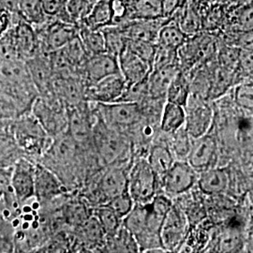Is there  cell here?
Here are the masks:
<instances>
[{
    "label": "cell",
    "instance_id": "cell-1",
    "mask_svg": "<svg viewBox=\"0 0 253 253\" xmlns=\"http://www.w3.org/2000/svg\"><path fill=\"white\" fill-rule=\"evenodd\" d=\"M172 206V200L169 196L158 193L148 203L134 204L129 213L122 219V225L134 236L139 253H146L154 248H163L161 228L163 218Z\"/></svg>",
    "mask_w": 253,
    "mask_h": 253
},
{
    "label": "cell",
    "instance_id": "cell-2",
    "mask_svg": "<svg viewBox=\"0 0 253 253\" xmlns=\"http://www.w3.org/2000/svg\"><path fill=\"white\" fill-rule=\"evenodd\" d=\"M91 143L104 166L130 163L133 159L131 144L126 133L105 126L97 117Z\"/></svg>",
    "mask_w": 253,
    "mask_h": 253
},
{
    "label": "cell",
    "instance_id": "cell-3",
    "mask_svg": "<svg viewBox=\"0 0 253 253\" xmlns=\"http://www.w3.org/2000/svg\"><path fill=\"white\" fill-rule=\"evenodd\" d=\"M11 131L23 157L34 163L41 162L54 139L30 111L11 121Z\"/></svg>",
    "mask_w": 253,
    "mask_h": 253
},
{
    "label": "cell",
    "instance_id": "cell-4",
    "mask_svg": "<svg viewBox=\"0 0 253 253\" xmlns=\"http://www.w3.org/2000/svg\"><path fill=\"white\" fill-rule=\"evenodd\" d=\"M91 103L96 117L105 126L118 131L126 132L145 118V109L142 103L128 101Z\"/></svg>",
    "mask_w": 253,
    "mask_h": 253
},
{
    "label": "cell",
    "instance_id": "cell-5",
    "mask_svg": "<svg viewBox=\"0 0 253 253\" xmlns=\"http://www.w3.org/2000/svg\"><path fill=\"white\" fill-rule=\"evenodd\" d=\"M127 192L135 204H145L160 192V180L145 157H134L127 173Z\"/></svg>",
    "mask_w": 253,
    "mask_h": 253
},
{
    "label": "cell",
    "instance_id": "cell-6",
    "mask_svg": "<svg viewBox=\"0 0 253 253\" xmlns=\"http://www.w3.org/2000/svg\"><path fill=\"white\" fill-rule=\"evenodd\" d=\"M30 112L52 138L67 131L68 109L54 94L39 95L34 100Z\"/></svg>",
    "mask_w": 253,
    "mask_h": 253
},
{
    "label": "cell",
    "instance_id": "cell-7",
    "mask_svg": "<svg viewBox=\"0 0 253 253\" xmlns=\"http://www.w3.org/2000/svg\"><path fill=\"white\" fill-rule=\"evenodd\" d=\"M217 49V40L215 37L200 32L189 37L177 51L181 71L189 73L199 65L216 60Z\"/></svg>",
    "mask_w": 253,
    "mask_h": 253
},
{
    "label": "cell",
    "instance_id": "cell-8",
    "mask_svg": "<svg viewBox=\"0 0 253 253\" xmlns=\"http://www.w3.org/2000/svg\"><path fill=\"white\" fill-rule=\"evenodd\" d=\"M184 110V126L191 138H197L210 131L215 118L212 100L190 94Z\"/></svg>",
    "mask_w": 253,
    "mask_h": 253
},
{
    "label": "cell",
    "instance_id": "cell-9",
    "mask_svg": "<svg viewBox=\"0 0 253 253\" xmlns=\"http://www.w3.org/2000/svg\"><path fill=\"white\" fill-rule=\"evenodd\" d=\"M198 172L187 161L176 160L160 179V192L175 198L196 187Z\"/></svg>",
    "mask_w": 253,
    "mask_h": 253
},
{
    "label": "cell",
    "instance_id": "cell-10",
    "mask_svg": "<svg viewBox=\"0 0 253 253\" xmlns=\"http://www.w3.org/2000/svg\"><path fill=\"white\" fill-rule=\"evenodd\" d=\"M130 163L111 164L104 167L95 185V193L98 196L97 206L127 191V173Z\"/></svg>",
    "mask_w": 253,
    "mask_h": 253
},
{
    "label": "cell",
    "instance_id": "cell-11",
    "mask_svg": "<svg viewBox=\"0 0 253 253\" xmlns=\"http://www.w3.org/2000/svg\"><path fill=\"white\" fill-rule=\"evenodd\" d=\"M41 51L50 54L62 48L78 36V26L58 20H47L35 27Z\"/></svg>",
    "mask_w": 253,
    "mask_h": 253
},
{
    "label": "cell",
    "instance_id": "cell-12",
    "mask_svg": "<svg viewBox=\"0 0 253 253\" xmlns=\"http://www.w3.org/2000/svg\"><path fill=\"white\" fill-rule=\"evenodd\" d=\"M173 201V200H172ZM189 221L180 207L173 201L172 208L163 218L161 239L167 253H177L189 231Z\"/></svg>",
    "mask_w": 253,
    "mask_h": 253
},
{
    "label": "cell",
    "instance_id": "cell-13",
    "mask_svg": "<svg viewBox=\"0 0 253 253\" xmlns=\"http://www.w3.org/2000/svg\"><path fill=\"white\" fill-rule=\"evenodd\" d=\"M218 142L210 131L197 138H192L190 152L186 161L197 172L217 166Z\"/></svg>",
    "mask_w": 253,
    "mask_h": 253
},
{
    "label": "cell",
    "instance_id": "cell-14",
    "mask_svg": "<svg viewBox=\"0 0 253 253\" xmlns=\"http://www.w3.org/2000/svg\"><path fill=\"white\" fill-rule=\"evenodd\" d=\"M37 163L22 157L11 168L10 186L20 205H23L35 197Z\"/></svg>",
    "mask_w": 253,
    "mask_h": 253
},
{
    "label": "cell",
    "instance_id": "cell-15",
    "mask_svg": "<svg viewBox=\"0 0 253 253\" xmlns=\"http://www.w3.org/2000/svg\"><path fill=\"white\" fill-rule=\"evenodd\" d=\"M72 250L73 252H100L106 235L94 215L73 229Z\"/></svg>",
    "mask_w": 253,
    "mask_h": 253
},
{
    "label": "cell",
    "instance_id": "cell-16",
    "mask_svg": "<svg viewBox=\"0 0 253 253\" xmlns=\"http://www.w3.org/2000/svg\"><path fill=\"white\" fill-rule=\"evenodd\" d=\"M71 194L59 177L42 163L36 164L35 198L42 204Z\"/></svg>",
    "mask_w": 253,
    "mask_h": 253
},
{
    "label": "cell",
    "instance_id": "cell-17",
    "mask_svg": "<svg viewBox=\"0 0 253 253\" xmlns=\"http://www.w3.org/2000/svg\"><path fill=\"white\" fill-rule=\"evenodd\" d=\"M126 83L121 73L107 76L99 82L85 86V100L94 103H110L121 97Z\"/></svg>",
    "mask_w": 253,
    "mask_h": 253
},
{
    "label": "cell",
    "instance_id": "cell-18",
    "mask_svg": "<svg viewBox=\"0 0 253 253\" xmlns=\"http://www.w3.org/2000/svg\"><path fill=\"white\" fill-rule=\"evenodd\" d=\"M118 73H120L118 57L105 52L87 56L80 72L85 85H90Z\"/></svg>",
    "mask_w": 253,
    "mask_h": 253
},
{
    "label": "cell",
    "instance_id": "cell-19",
    "mask_svg": "<svg viewBox=\"0 0 253 253\" xmlns=\"http://www.w3.org/2000/svg\"><path fill=\"white\" fill-rule=\"evenodd\" d=\"M85 86L81 75L54 76L53 94L67 109L73 108L86 101Z\"/></svg>",
    "mask_w": 253,
    "mask_h": 253
},
{
    "label": "cell",
    "instance_id": "cell-20",
    "mask_svg": "<svg viewBox=\"0 0 253 253\" xmlns=\"http://www.w3.org/2000/svg\"><path fill=\"white\" fill-rule=\"evenodd\" d=\"M26 63L39 95H52L54 73L49 54L41 52L27 60Z\"/></svg>",
    "mask_w": 253,
    "mask_h": 253
},
{
    "label": "cell",
    "instance_id": "cell-21",
    "mask_svg": "<svg viewBox=\"0 0 253 253\" xmlns=\"http://www.w3.org/2000/svg\"><path fill=\"white\" fill-rule=\"evenodd\" d=\"M12 27L19 58L21 60L26 62L42 52L36 29L31 24L27 23V21L21 18L20 15L17 14Z\"/></svg>",
    "mask_w": 253,
    "mask_h": 253
},
{
    "label": "cell",
    "instance_id": "cell-22",
    "mask_svg": "<svg viewBox=\"0 0 253 253\" xmlns=\"http://www.w3.org/2000/svg\"><path fill=\"white\" fill-rule=\"evenodd\" d=\"M230 172L226 167L214 166L198 172L196 187L206 196L227 193Z\"/></svg>",
    "mask_w": 253,
    "mask_h": 253
},
{
    "label": "cell",
    "instance_id": "cell-23",
    "mask_svg": "<svg viewBox=\"0 0 253 253\" xmlns=\"http://www.w3.org/2000/svg\"><path fill=\"white\" fill-rule=\"evenodd\" d=\"M118 58L120 73L124 77L126 85L145 81L151 73V66L126 48Z\"/></svg>",
    "mask_w": 253,
    "mask_h": 253
},
{
    "label": "cell",
    "instance_id": "cell-24",
    "mask_svg": "<svg viewBox=\"0 0 253 253\" xmlns=\"http://www.w3.org/2000/svg\"><path fill=\"white\" fill-rule=\"evenodd\" d=\"M169 18L151 20H131L121 27L127 40H137L156 43L160 29L168 22Z\"/></svg>",
    "mask_w": 253,
    "mask_h": 253
},
{
    "label": "cell",
    "instance_id": "cell-25",
    "mask_svg": "<svg viewBox=\"0 0 253 253\" xmlns=\"http://www.w3.org/2000/svg\"><path fill=\"white\" fill-rule=\"evenodd\" d=\"M214 224L208 217L189 228L177 253H204L210 241Z\"/></svg>",
    "mask_w": 253,
    "mask_h": 253
},
{
    "label": "cell",
    "instance_id": "cell-26",
    "mask_svg": "<svg viewBox=\"0 0 253 253\" xmlns=\"http://www.w3.org/2000/svg\"><path fill=\"white\" fill-rule=\"evenodd\" d=\"M12 120H0V168L9 169L23 157L13 133Z\"/></svg>",
    "mask_w": 253,
    "mask_h": 253
},
{
    "label": "cell",
    "instance_id": "cell-27",
    "mask_svg": "<svg viewBox=\"0 0 253 253\" xmlns=\"http://www.w3.org/2000/svg\"><path fill=\"white\" fill-rule=\"evenodd\" d=\"M179 71V64L152 70L147 78L148 97L152 100L165 101L168 87Z\"/></svg>",
    "mask_w": 253,
    "mask_h": 253
},
{
    "label": "cell",
    "instance_id": "cell-28",
    "mask_svg": "<svg viewBox=\"0 0 253 253\" xmlns=\"http://www.w3.org/2000/svg\"><path fill=\"white\" fill-rule=\"evenodd\" d=\"M10 172L11 168H0V217L9 224L21 209L10 186Z\"/></svg>",
    "mask_w": 253,
    "mask_h": 253
},
{
    "label": "cell",
    "instance_id": "cell-29",
    "mask_svg": "<svg viewBox=\"0 0 253 253\" xmlns=\"http://www.w3.org/2000/svg\"><path fill=\"white\" fill-rule=\"evenodd\" d=\"M145 158L151 169L159 177V180L176 161L167 143V139L160 141L154 139Z\"/></svg>",
    "mask_w": 253,
    "mask_h": 253
},
{
    "label": "cell",
    "instance_id": "cell-30",
    "mask_svg": "<svg viewBox=\"0 0 253 253\" xmlns=\"http://www.w3.org/2000/svg\"><path fill=\"white\" fill-rule=\"evenodd\" d=\"M100 253H139L133 235L121 225L115 235L106 236Z\"/></svg>",
    "mask_w": 253,
    "mask_h": 253
},
{
    "label": "cell",
    "instance_id": "cell-31",
    "mask_svg": "<svg viewBox=\"0 0 253 253\" xmlns=\"http://www.w3.org/2000/svg\"><path fill=\"white\" fill-rule=\"evenodd\" d=\"M185 110L183 106L166 101L163 103L159 120L160 130L164 134H171L184 126Z\"/></svg>",
    "mask_w": 253,
    "mask_h": 253
},
{
    "label": "cell",
    "instance_id": "cell-32",
    "mask_svg": "<svg viewBox=\"0 0 253 253\" xmlns=\"http://www.w3.org/2000/svg\"><path fill=\"white\" fill-rule=\"evenodd\" d=\"M188 38L189 36L181 29L179 25L175 21L169 19L168 22L160 29L156 44L178 51Z\"/></svg>",
    "mask_w": 253,
    "mask_h": 253
},
{
    "label": "cell",
    "instance_id": "cell-33",
    "mask_svg": "<svg viewBox=\"0 0 253 253\" xmlns=\"http://www.w3.org/2000/svg\"><path fill=\"white\" fill-rule=\"evenodd\" d=\"M162 17L163 16L161 0H128L129 21Z\"/></svg>",
    "mask_w": 253,
    "mask_h": 253
},
{
    "label": "cell",
    "instance_id": "cell-34",
    "mask_svg": "<svg viewBox=\"0 0 253 253\" xmlns=\"http://www.w3.org/2000/svg\"><path fill=\"white\" fill-rule=\"evenodd\" d=\"M81 23L92 30H101L104 27L113 26L109 0H97L89 14Z\"/></svg>",
    "mask_w": 253,
    "mask_h": 253
},
{
    "label": "cell",
    "instance_id": "cell-35",
    "mask_svg": "<svg viewBox=\"0 0 253 253\" xmlns=\"http://www.w3.org/2000/svg\"><path fill=\"white\" fill-rule=\"evenodd\" d=\"M190 95V79L188 73L179 71L168 87L165 100L185 106Z\"/></svg>",
    "mask_w": 253,
    "mask_h": 253
},
{
    "label": "cell",
    "instance_id": "cell-36",
    "mask_svg": "<svg viewBox=\"0 0 253 253\" xmlns=\"http://www.w3.org/2000/svg\"><path fill=\"white\" fill-rule=\"evenodd\" d=\"M78 37L87 56L105 52L101 30H92L80 23L78 24Z\"/></svg>",
    "mask_w": 253,
    "mask_h": 253
},
{
    "label": "cell",
    "instance_id": "cell-37",
    "mask_svg": "<svg viewBox=\"0 0 253 253\" xmlns=\"http://www.w3.org/2000/svg\"><path fill=\"white\" fill-rule=\"evenodd\" d=\"M101 32L104 39L105 53L118 57L126 49L127 41L122 27L113 25L102 28Z\"/></svg>",
    "mask_w": 253,
    "mask_h": 253
},
{
    "label": "cell",
    "instance_id": "cell-38",
    "mask_svg": "<svg viewBox=\"0 0 253 253\" xmlns=\"http://www.w3.org/2000/svg\"><path fill=\"white\" fill-rule=\"evenodd\" d=\"M18 14L34 27L47 21L42 9V0H19Z\"/></svg>",
    "mask_w": 253,
    "mask_h": 253
},
{
    "label": "cell",
    "instance_id": "cell-39",
    "mask_svg": "<svg viewBox=\"0 0 253 253\" xmlns=\"http://www.w3.org/2000/svg\"><path fill=\"white\" fill-rule=\"evenodd\" d=\"M166 137L167 143L170 146L175 160L186 161L187 156L190 152L192 138L187 132L185 126H182L171 134H166Z\"/></svg>",
    "mask_w": 253,
    "mask_h": 253
},
{
    "label": "cell",
    "instance_id": "cell-40",
    "mask_svg": "<svg viewBox=\"0 0 253 253\" xmlns=\"http://www.w3.org/2000/svg\"><path fill=\"white\" fill-rule=\"evenodd\" d=\"M93 215L98 219L106 236L115 235L122 225V218L106 205H100L93 209Z\"/></svg>",
    "mask_w": 253,
    "mask_h": 253
},
{
    "label": "cell",
    "instance_id": "cell-41",
    "mask_svg": "<svg viewBox=\"0 0 253 253\" xmlns=\"http://www.w3.org/2000/svg\"><path fill=\"white\" fill-rule=\"evenodd\" d=\"M97 0H67L66 10L72 23L78 25L84 21Z\"/></svg>",
    "mask_w": 253,
    "mask_h": 253
},
{
    "label": "cell",
    "instance_id": "cell-42",
    "mask_svg": "<svg viewBox=\"0 0 253 253\" xmlns=\"http://www.w3.org/2000/svg\"><path fill=\"white\" fill-rule=\"evenodd\" d=\"M234 101L235 105L248 112H253V82L245 81L235 85Z\"/></svg>",
    "mask_w": 253,
    "mask_h": 253
},
{
    "label": "cell",
    "instance_id": "cell-43",
    "mask_svg": "<svg viewBox=\"0 0 253 253\" xmlns=\"http://www.w3.org/2000/svg\"><path fill=\"white\" fill-rule=\"evenodd\" d=\"M66 3L67 0H42V9L47 20H58L73 24L67 13Z\"/></svg>",
    "mask_w": 253,
    "mask_h": 253
},
{
    "label": "cell",
    "instance_id": "cell-44",
    "mask_svg": "<svg viewBox=\"0 0 253 253\" xmlns=\"http://www.w3.org/2000/svg\"><path fill=\"white\" fill-rule=\"evenodd\" d=\"M19 59L17 47L13 27L9 28L0 36V60H15Z\"/></svg>",
    "mask_w": 253,
    "mask_h": 253
},
{
    "label": "cell",
    "instance_id": "cell-45",
    "mask_svg": "<svg viewBox=\"0 0 253 253\" xmlns=\"http://www.w3.org/2000/svg\"><path fill=\"white\" fill-rule=\"evenodd\" d=\"M126 49L131 53L136 54L145 62L149 64L152 68V61H153L156 43L144 42V41H137V40H127L126 41Z\"/></svg>",
    "mask_w": 253,
    "mask_h": 253
},
{
    "label": "cell",
    "instance_id": "cell-46",
    "mask_svg": "<svg viewBox=\"0 0 253 253\" xmlns=\"http://www.w3.org/2000/svg\"><path fill=\"white\" fill-rule=\"evenodd\" d=\"M134 202L130 197L129 193L126 191L119 195L115 196L114 198L108 200L105 204L109 208H111L118 217L120 218H124L129 213V211L132 209L134 206Z\"/></svg>",
    "mask_w": 253,
    "mask_h": 253
},
{
    "label": "cell",
    "instance_id": "cell-47",
    "mask_svg": "<svg viewBox=\"0 0 253 253\" xmlns=\"http://www.w3.org/2000/svg\"><path fill=\"white\" fill-rule=\"evenodd\" d=\"M173 64H178L177 51L156 44L153 61H152V70L161 69L163 67L170 66Z\"/></svg>",
    "mask_w": 253,
    "mask_h": 253
},
{
    "label": "cell",
    "instance_id": "cell-48",
    "mask_svg": "<svg viewBox=\"0 0 253 253\" xmlns=\"http://www.w3.org/2000/svg\"><path fill=\"white\" fill-rule=\"evenodd\" d=\"M113 25L122 26L129 21L128 0H109Z\"/></svg>",
    "mask_w": 253,
    "mask_h": 253
},
{
    "label": "cell",
    "instance_id": "cell-49",
    "mask_svg": "<svg viewBox=\"0 0 253 253\" xmlns=\"http://www.w3.org/2000/svg\"><path fill=\"white\" fill-rule=\"evenodd\" d=\"M163 8V16L164 18H171L181 7L184 6L189 0H161Z\"/></svg>",
    "mask_w": 253,
    "mask_h": 253
},
{
    "label": "cell",
    "instance_id": "cell-50",
    "mask_svg": "<svg viewBox=\"0 0 253 253\" xmlns=\"http://www.w3.org/2000/svg\"><path fill=\"white\" fill-rule=\"evenodd\" d=\"M18 13H11L0 7V36L13 26Z\"/></svg>",
    "mask_w": 253,
    "mask_h": 253
},
{
    "label": "cell",
    "instance_id": "cell-51",
    "mask_svg": "<svg viewBox=\"0 0 253 253\" xmlns=\"http://www.w3.org/2000/svg\"><path fill=\"white\" fill-rule=\"evenodd\" d=\"M19 0H0V7L11 13H18Z\"/></svg>",
    "mask_w": 253,
    "mask_h": 253
}]
</instances>
